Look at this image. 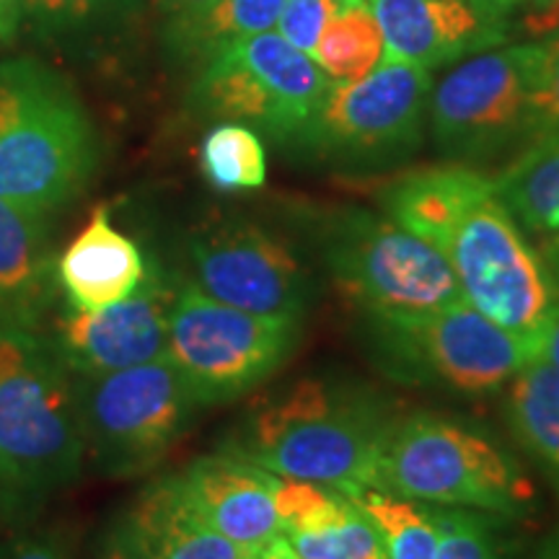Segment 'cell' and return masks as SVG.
Instances as JSON below:
<instances>
[{"instance_id":"cell-1","label":"cell","mask_w":559,"mask_h":559,"mask_svg":"<svg viewBox=\"0 0 559 559\" xmlns=\"http://www.w3.org/2000/svg\"><path fill=\"white\" fill-rule=\"evenodd\" d=\"M381 210L449 264L461 298L534 342L559 304L542 251L495 190V179L474 166L443 164L409 171L381 190Z\"/></svg>"},{"instance_id":"cell-2","label":"cell","mask_w":559,"mask_h":559,"mask_svg":"<svg viewBox=\"0 0 559 559\" xmlns=\"http://www.w3.org/2000/svg\"><path fill=\"white\" fill-rule=\"evenodd\" d=\"M394 412L376 391L340 379H300L247 409L221 449L283 479L355 495L376 489Z\"/></svg>"},{"instance_id":"cell-3","label":"cell","mask_w":559,"mask_h":559,"mask_svg":"<svg viewBox=\"0 0 559 559\" xmlns=\"http://www.w3.org/2000/svg\"><path fill=\"white\" fill-rule=\"evenodd\" d=\"M83 459L73 370L41 332L0 326V477L16 523L73 485Z\"/></svg>"},{"instance_id":"cell-4","label":"cell","mask_w":559,"mask_h":559,"mask_svg":"<svg viewBox=\"0 0 559 559\" xmlns=\"http://www.w3.org/2000/svg\"><path fill=\"white\" fill-rule=\"evenodd\" d=\"M96 166L99 140L73 86L34 58L0 62V198L50 215Z\"/></svg>"},{"instance_id":"cell-5","label":"cell","mask_w":559,"mask_h":559,"mask_svg":"<svg viewBox=\"0 0 559 559\" xmlns=\"http://www.w3.org/2000/svg\"><path fill=\"white\" fill-rule=\"evenodd\" d=\"M376 489L440 508H472L521 521L536 487L519 459L487 430L438 412L396 415L386 432Z\"/></svg>"},{"instance_id":"cell-6","label":"cell","mask_w":559,"mask_h":559,"mask_svg":"<svg viewBox=\"0 0 559 559\" xmlns=\"http://www.w3.org/2000/svg\"><path fill=\"white\" fill-rule=\"evenodd\" d=\"M373 366L407 386L495 394L534 358L526 342L466 300L423 311H358Z\"/></svg>"},{"instance_id":"cell-7","label":"cell","mask_w":559,"mask_h":559,"mask_svg":"<svg viewBox=\"0 0 559 559\" xmlns=\"http://www.w3.org/2000/svg\"><path fill=\"white\" fill-rule=\"evenodd\" d=\"M300 337V319L257 317L205 296L190 280H179L166 358L198 407H215L254 394L275 379L296 355Z\"/></svg>"},{"instance_id":"cell-8","label":"cell","mask_w":559,"mask_h":559,"mask_svg":"<svg viewBox=\"0 0 559 559\" xmlns=\"http://www.w3.org/2000/svg\"><path fill=\"white\" fill-rule=\"evenodd\" d=\"M317 241L334 288L358 311H423L464 300L443 257L383 210H340L321 223Z\"/></svg>"},{"instance_id":"cell-9","label":"cell","mask_w":559,"mask_h":559,"mask_svg":"<svg viewBox=\"0 0 559 559\" xmlns=\"http://www.w3.org/2000/svg\"><path fill=\"white\" fill-rule=\"evenodd\" d=\"M539 39L466 58L432 88L428 124L449 164H485L534 140Z\"/></svg>"},{"instance_id":"cell-10","label":"cell","mask_w":559,"mask_h":559,"mask_svg":"<svg viewBox=\"0 0 559 559\" xmlns=\"http://www.w3.org/2000/svg\"><path fill=\"white\" fill-rule=\"evenodd\" d=\"M430 70L381 58L355 83H332L296 151L345 171H376L407 160L425 138Z\"/></svg>"},{"instance_id":"cell-11","label":"cell","mask_w":559,"mask_h":559,"mask_svg":"<svg viewBox=\"0 0 559 559\" xmlns=\"http://www.w3.org/2000/svg\"><path fill=\"white\" fill-rule=\"evenodd\" d=\"M75 391L86 456L107 477L156 469L200 409L169 358L104 376H75Z\"/></svg>"},{"instance_id":"cell-12","label":"cell","mask_w":559,"mask_h":559,"mask_svg":"<svg viewBox=\"0 0 559 559\" xmlns=\"http://www.w3.org/2000/svg\"><path fill=\"white\" fill-rule=\"evenodd\" d=\"M330 88L309 55L270 29L207 58L190 104L202 117L249 124L296 151Z\"/></svg>"},{"instance_id":"cell-13","label":"cell","mask_w":559,"mask_h":559,"mask_svg":"<svg viewBox=\"0 0 559 559\" xmlns=\"http://www.w3.org/2000/svg\"><path fill=\"white\" fill-rule=\"evenodd\" d=\"M190 283L205 296L257 313L306 319L313 280L288 241L249 218H213L187 239Z\"/></svg>"},{"instance_id":"cell-14","label":"cell","mask_w":559,"mask_h":559,"mask_svg":"<svg viewBox=\"0 0 559 559\" xmlns=\"http://www.w3.org/2000/svg\"><path fill=\"white\" fill-rule=\"evenodd\" d=\"M528 0H368L383 58L436 70L495 50L521 29Z\"/></svg>"},{"instance_id":"cell-15","label":"cell","mask_w":559,"mask_h":559,"mask_svg":"<svg viewBox=\"0 0 559 559\" xmlns=\"http://www.w3.org/2000/svg\"><path fill=\"white\" fill-rule=\"evenodd\" d=\"M179 280L148 267L128 298L99 311L70 309L55 319L52 345L75 376H104L166 358Z\"/></svg>"},{"instance_id":"cell-16","label":"cell","mask_w":559,"mask_h":559,"mask_svg":"<svg viewBox=\"0 0 559 559\" xmlns=\"http://www.w3.org/2000/svg\"><path fill=\"white\" fill-rule=\"evenodd\" d=\"M190 506L226 539L264 549L283 534L277 515V474L251 464L239 453L218 449L194 459L177 474Z\"/></svg>"},{"instance_id":"cell-17","label":"cell","mask_w":559,"mask_h":559,"mask_svg":"<svg viewBox=\"0 0 559 559\" xmlns=\"http://www.w3.org/2000/svg\"><path fill=\"white\" fill-rule=\"evenodd\" d=\"M148 267L138 243L111 223L109 207L99 205L58 254L55 280L70 309L99 311L135 293Z\"/></svg>"},{"instance_id":"cell-18","label":"cell","mask_w":559,"mask_h":559,"mask_svg":"<svg viewBox=\"0 0 559 559\" xmlns=\"http://www.w3.org/2000/svg\"><path fill=\"white\" fill-rule=\"evenodd\" d=\"M55 260L47 213L0 198V326L41 332L58 290Z\"/></svg>"},{"instance_id":"cell-19","label":"cell","mask_w":559,"mask_h":559,"mask_svg":"<svg viewBox=\"0 0 559 559\" xmlns=\"http://www.w3.org/2000/svg\"><path fill=\"white\" fill-rule=\"evenodd\" d=\"M124 519L153 559H260V549L230 542L202 521L177 474L145 487Z\"/></svg>"},{"instance_id":"cell-20","label":"cell","mask_w":559,"mask_h":559,"mask_svg":"<svg viewBox=\"0 0 559 559\" xmlns=\"http://www.w3.org/2000/svg\"><path fill=\"white\" fill-rule=\"evenodd\" d=\"M506 419L521 449L559 492V370L531 358L508 381Z\"/></svg>"},{"instance_id":"cell-21","label":"cell","mask_w":559,"mask_h":559,"mask_svg":"<svg viewBox=\"0 0 559 559\" xmlns=\"http://www.w3.org/2000/svg\"><path fill=\"white\" fill-rule=\"evenodd\" d=\"M492 179L528 236L539 243L559 241V130L528 143Z\"/></svg>"},{"instance_id":"cell-22","label":"cell","mask_w":559,"mask_h":559,"mask_svg":"<svg viewBox=\"0 0 559 559\" xmlns=\"http://www.w3.org/2000/svg\"><path fill=\"white\" fill-rule=\"evenodd\" d=\"M285 539L304 559H389L376 523L342 492L309 521L285 531Z\"/></svg>"},{"instance_id":"cell-23","label":"cell","mask_w":559,"mask_h":559,"mask_svg":"<svg viewBox=\"0 0 559 559\" xmlns=\"http://www.w3.org/2000/svg\"><path fill=\"white\" fill-rule=\"evenodd\" d=\"M285 0H221L198 16L171 19V45L187 58L207 60L226 47L270 32Z\"/></svg>"},{"instance_id":"cell-24","label":"cell","mask_w":559,"mask_h":559,"mask_svg":"<svg viewBox=\"0 0 559 559\" xmlns=\"http://www.w3.org/2000/svg\"><path fill=\"white\" fill-rule=\"evenodd\" d=\"M383 34L368 0L349 5L324 26L311 60L332 83H355L379 68Z\"/></svg>"},{"instance_id":"cell-25","label":"cell","mask_w":559,"mask_h":559,"mask_svg":"<svg viewBox=\"0 0 559 559\" xmlns=\"http://www.w3.org/2000/svg\"><path fill=\"white\" fill-rule=\"evenodd\" d=\"M200 171L215 192H254L267 181L260 132L241 122H218L202 138Z\"/></svg>"},{"instance_id":"cell-26","label":"cell","mask_w":559,"mask_h":559,"mask_svg":"<svg viewBox=\"0 0 559 559\" xmlns=\"http://www.w3.org/2000/svg\"><path fill=\"white\" fill-rule=\"evenodd\" d=\"M353 500L376 523L389 559H436L440 539L436 508L381 489H366Z\"/></svg>"},{"instance_id":"cell-27","label":"cell","mask_w":559,"mask_h":559,"mask_svg":"<svg viewBox=\"0 0 559 559\" xmlns=\"http://www.w3.org/2000/svg\"><path fill=\"white\" fill-rule=\"evenodd\" d=\"M432 508L440 531L436 559H506V519L472 508Z\"/></svg>"},{"instance_id":"cell-28","label":"cell","mask_w":559,"mask_h":559,"mask_svg":"<svg viewBox=\"0 0 559 559\" xmlns=\"http://www.w3.org/2000/svg\"><path fill=\"white\" fill-rule=\"evenodd\" d=\"M132 0H24V19L39 34H68L128 9Z\"/></svg>"},{"instance_id":"cell-29","label":"cell","mask_w":559,"mask_h":559,"mask_svg":"<svg viewBox=\"0 0 559 559\" xmlns=\"http://www.w3.org/2000/svg\"><path fill=\"white\" fill-rule=\"evenodd\" d=\"M355 3L360 0H285V9L275 24L277 34L290 47L311 58L324 26Z\"/></svg>"},{"instance_id":"cell-30","label":"cell","mask_w":559,"mask_h":559,"mask_svg":"<svg viewBox=\"0 0 559 559\" xmlns=\"http://www.w3.org/2000/svg\"><path fill=\"white\" fill-rule=\"evenodd\" d=\"M539 45L542 58L534 94V140L559 130V32L539 39Z\"/></svg>"},{"instance_id":"cell-31","label":"cell","mask_w":559,"mask_h":559,"mask_svg":"<svg viewBox=\"0 0 559 559\" xmlns=\"http://www.w3.org/2000/svg\"><path fill=\"white\" fill-rule=\"evenodd\" d=\"M0 559H73V544L62 528H32L9 542Z\"/></svg>"},{"instance_id":"cell-32","label":"cell","mask_w":559,"mask_h":559,"mask_svg":"<svg viewBox=\"0 0 559 559\" xmlns=\"http://www.w3.org/2000/svg\"><path fill=\"white\" fill-rule=\"evenodd\" d=\"M99 559H153V555L138 539L130 521L122 519L109 528L107 539L102 542Z\"/></svg>"},{"instance_id":"cell-33","label":"cell","mask_w":559,"mask_h":559,"mask_svg":"<svg viewBox=\"0 0 559 559\" xmlns=\"http://www.w3.org/2000/svg\"><path fill=\"white\" fill-rule=\"evenodd\" d=\"M521 32L531 39H544L559 32V0H528L521 19Z\"/></svg>"},{"instance_id":"cell-34","label":"cell","mask_w":559,"mask_h":559,"mask_svg":"<svg viewBox=\"0 0 559 559\" xmlns=\"http://www.w3.org/2000/svg\"><path fill=\"white\" fill-rule=\"evenodd\" d=\"M534 358L547 360L549 366H555L559 370V304L555 306V311L549 313L547 324H544V330L534 342Z\"/></svg>"},{"instance_id":"cell-35","label":"cell","mask_w":559,"mask_h":559,"mask_svg":"<svg viewBox=\"0 0 559 559\" xmlns=\"http://www.w3.org/2000/svg\"><path fill=\"white\" fill-rule=\"evenodd\" d=\"M24 21V0H0V45H9Z\"/></svg>"},{"instance_id":"cell-36","label":"cell","mask_w":559,"mask_h":559,"mask_svg":"<svg viewBox=\"0 0 559 559\" xmlns=\"http://www.w3.org/2000/svg\"><path fill=\"white\" fill-rule=\"evenodd\" d=\"M164 9L171 13V19H185V16H198V13L213 9L221 0H160Z\"/></svg>"},{"instance_id":"cell-37","label":"cell","mask_w":559,"mask_h":559,"mask_svg":"<svg viewBox=\"0 0 559 559\" xmlns=\"http://www.w3.org/2000/svg\"><path fill=\"white\" fill-rule=\"evenodd\" d=\"M542 251L544 262H547V270L551 275V283H555L557 296H559V241H547V243H536Z\"/></svg>"},{"instance_id":"cell-38","label":"cell","mask_w":559,"mask_h":559,"mask_svg":"<svg viewBox=\"0 0 559 559\" xmlns=\"http://www.w3.org/2000/svg\"><path fill=\"white\" fill-rule=\"evenodd\" d=\"M5 523H16V515H13V506H11L9 487H5L3 477H0V528H3Z\"/></svg>"},{"instance_id":"cell-39","label":"cell","mask_w":559,"mask_h":559,"mask_svg":"<svg viewBox=\"0 0 559 559\" xmlns=\"http://www.w3.org/2000/svg\"><path fill=\"white\" fill-rule=\"evenodd\" d=\"M536 559H559V528H555L547 536V542L542 544V549H539V555H536Z\"/></svg>"}]
</instances>
